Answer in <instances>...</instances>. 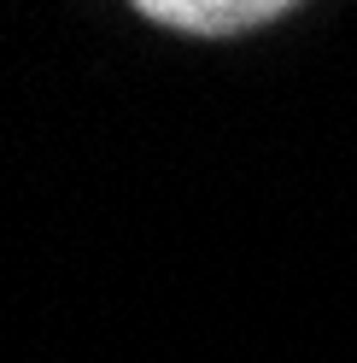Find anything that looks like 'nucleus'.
<instances>
[{"mask_svg": "<svg viewBox=\"0 0 357 363\" xmlns=\"http://www.w3.org/2000/svg\"><path fill=\"white\" fill-rule=\"evenodd\" d=\"M135 6L164 30H188V35H240L252 24L293 12L299 0H135Z\"/></svg>", "mask_w": 357, "mask_h": 363, "instance_id": "nucleus-1", "label": "nucleus"}]
</instances>
